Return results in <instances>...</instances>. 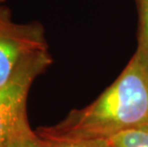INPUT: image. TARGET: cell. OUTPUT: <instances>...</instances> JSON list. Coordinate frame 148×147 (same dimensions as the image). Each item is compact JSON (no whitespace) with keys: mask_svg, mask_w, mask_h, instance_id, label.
Returning <instances> with one entry per match:
<instances>
[{"mask_svg":"<svg viewBox=\"0 0 148 147\" xmlns=\"http://www.w3.org/2000/svg\"><path fill=\"white\" fill-rule=\"evenodd\" d=\"M143 127L148 128V75L133 55L96 101L72 110L60 122L38 127L36 133L51 139H107Z\"/></svg>","mask_w":148,"mask_h":147,"instance_id":"obj_1","label":"cell"},{"mask_svg":"<svg viewBox=\"0 0 148 147\" xmlns=\"http://www.w3.org/2000/svg\"><path fill=\"white\" fill-rule=\"evenodd\" d=\"M46 49L49 46L41 23L14 22L10 9L0 5V86L10 79L24 58Z\"/></svg>","mask_w":148,"mask_h":147,"instance_id":"obj_2","label":"cell"},{"mask_svg":"<svg viewBox=\"0 0 148 147\" xmlns=\"http://www.w3.org/2000/svg\"><path fill=\"white\" fill-rule=\"evenodd\" d=\"M49 49L37 51L20 62L4 85L0 86V147L16 116L26 108L27 96L34 79L52 64Z\"/></svg>","mask_w":148,"mask_h":147,"instance_id":"obj_3","label":"cell"},{"mask_svg":"<svg viewBox=\"0 0 148 147\" xmlns=\"http://www.w3.org/2000/svg\"><path fill=\"white\" fill-rule=\"evenodd\" d=\"M4 147H42L38 136L29 124L26 108L14 118L6 137Z\"/></svg>","mask_w":148,"mask_h":147,"instance_id":"obj_4","label":"cell"},{"mask_svg":"<svg viewBox=\"0 0 148 147\" xmlns=\"http://www.w3.org/2000/svg\"><path fill=\"white\" fill-rule=\"evenodd\" d=\"M138 12V47L133 55L148 75V0H136Z\"/></svg>","mask_w":148,"mask_h":147,"instance_id":"obj_5","label":"cell"},{"mask_svg":"<svg viewBox=\"0 0 148 147\" xmlns=\"http://www.w3.org/2000/svg\"><path fill=\"white\" fill-rule=\"evenodd\" d=\"M108 147H148V128H134L107 139Z\"/></svg>","mask_w":148,"mask_h":147,"instance_id":"obj_6","label":"cell"},{"mask_svg":"<svg viewBox=\"0 0 148 147\" xmlns=\"http://www.w3.org/2000/svg\"><path fill=\"white\" fill-rule=\"evenodd\" d=\"M42 147H108L107 139H51L39 137Z\"/></svg>","mask_w":148,"mask_h":147,"instance_id":"obj_7","label":"cell"},{"mask_svg":"<svg viewBox=\"0 0 148 147\" xmlns=\"http://www.w3.org/2000/svg\"><path fill=\"white\" fill-rule=\"evenodd\" d=\"M4 1H5V0H0V5H2V3Z\"/></svg>","mask_w":148,"mask_h":147,"instance_id":"obj_8","label":"cell"}]
</instances>
